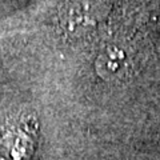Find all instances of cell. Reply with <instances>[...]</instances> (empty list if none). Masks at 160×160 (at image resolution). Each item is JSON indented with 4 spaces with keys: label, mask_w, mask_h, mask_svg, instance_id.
I'll return each instance as SVG.
<instances>
[{
    "label": "cell",
    "mask_w": 160,
    "mask_h": 160,
    "mask_svg": "<svg viewBox=\"0 0 160 160\" xmlns=\"http://www.w3.org/2000/svg\"><path fill=\"white\" fill-rule=\"evenodd\" d=\"M106 15V4L102 0H75L67 9L66 26L79 38L95 32Z\"/></svg>",
    "instance_id": "1"
},
{
    "label": "cell",
    "mask_w": 160,
    "mask_h": 160,
    "mask_svg": "<svg viewBox=\"0 0 160 160\" xmlns=\"http://www.w3.org/2000/svg\"><path fill=\"white\" fill-rule=\"evenodd\" d=\"M27 139L19 131L6 132L0 138V160H26L29 152Z\"/></svg>",
    "instance_id": "3"
},
{
    "label": "cell",
    "mask_w": 160,
    "mask_h": 160,
    "mask_svg": "<svg viewBox=\"0 0 160 160\" xmlns=\"http://www.w3.org/2000/svg\"><path fill=\"white\" fill-rule=\"evenodd\" d=\"M95 66L98 75L102 79L108 82H120L132 73L135 60L127 47L112 44L99 53Z\"/></svg>",
    "instance_id": "2"
}]
</instances>
